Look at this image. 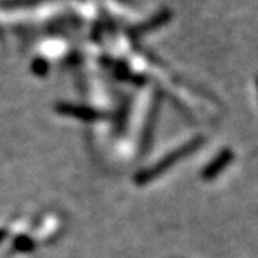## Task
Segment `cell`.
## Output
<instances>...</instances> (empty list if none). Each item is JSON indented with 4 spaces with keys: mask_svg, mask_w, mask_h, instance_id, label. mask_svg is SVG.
<instances>
[{
    "mask_svg": "<svg viewBox=\"0 0 258 258\" xmlns=\"http://www.w3.org/2000/svg\"><path fill=\"white\" fill-rule=\"evenodd\" d=\"M5 237H6V232H5V231H0V242L3 241V238H5Z\"/></svg>",
    "mask_w": 258,
    "mask_h": 258,
    "instance_id": "5b68a950",
    "label": "cell"
},
{
    "mask_svg": "<svg viewBox=\"0 0 258 258\" xmlns=\"http://www.w3.org/2000/svg\"><path fill=\"white\" fill-rule=\"evenodd\" d=\"M158 102L159 99H155L154 102V106H152V111L149 113V118H148L147 126L144 129V137H142V149L147 151L148 148L151 147V141H152V134H154V125H155V119L158 116Z\"/></svg>",
    "mask_w": 258,
    "mask_h": 258,
    "instance_id": "3957f363",
    "label": "cell"
},
{
    "mask_svg": "<svg viewBox=\"0 0 258 258\" xmlns=\"http://www.w3.org/2000/svg\"><path fill=\"white\" fill-rule=\"evenodd\" d=\"M15 247L20 249V251H30V249L33 248V244L26 237H20V238L15 241Z\"/></svg>",
    "mask_w": 258,
    "mask_h": 258,
    "instance_id": "277c9868",
    "label": "cell"
},
{
    "mask_svg": "<svg viewBox=\"0 0 258 258\" xmlns=\"http://www.w3.org/2000/svg\"><path fill=\"white\" fill-rule=\"evenodd\" d=\"M56 111L63 113V115L81 118L83 120H95L101 118V113L96 112L95 109L85 108V106H78V105H71V103H60V105H57Z\"/></svg>",
    "mask_w": 258,
    "mask_h": 258,
    "instance_id": "7a4b0ae2",
    "label": "cell"
},
{
    "mask_svg": "<svg viewBox=\"0 0 258 258\" xmlns=\"http://www.w3.org/2000/svg\"><path fill=\"white\" fill-rule=\"evenodd\" d=\"M191 149H194V145H188V147L181 148V149H176L175 152H172V154H169V155L166 158H164V159L158 161L157 164H154L151 168L141 171L139 174L135 175V179H134L135 184L145 185L149 184V182H152V181H155L158 176L162 175V174L166 172V171L174 165L175 162H178L181 158L185 157V154L191 152Z\"/></svg>",
    "mask_w": 258,
    "mask_h": 258,
    "instance_id": "6da1fadb",
    "label": "cell"
}]
</instances>
